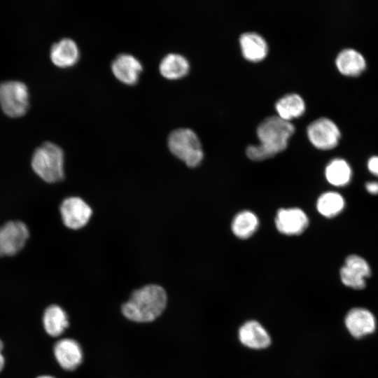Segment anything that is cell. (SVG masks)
<instances>
[{
	"label": "cell",
	"instance_id": "obj_1",
	"mask_svg": "<svg viewBox=\"0 0 378 378\" xmlns=\"http://www.w3.org/2000/svg\"><path fill=\"white\" fill-rule=\"evenodd\" d=\"M295 126L279 115L264 118L257 127L260 144L250 145L246 150L247 156L253 160H263L283 151L287 146Z\"/></svg>",
	"mask_w": 378,
	"mask_h": 378
},
{
	"label": "cell",
	"instance_id": "obj_2",
	"mask_svg": "<svg viewBox=\"0 0 378 378\" xmlns=\"http://www.w3.org/2000/svg\"><path fill=\"white\" fill-rule=\"evenodd\" d=\"M167 295L164 289L148 284L134 290L121 307L122 314L137 323H148L156 319L164 310Z\"/></svg>",
	"mask_w": 378,
	"mask_h": 378
},
{
	"label": "cell",
	"instance_id": "obj_3",
	"mask_svg": "<svg viewBox=\"0 0 378 378\" xmlns=\"http://www.w3.org/2000/svg\"><path fill=\"white\" fill-rule=\"evenodd\" d=\"M31 167L34 172L46 182L62 181L64 177L62 149L54 143L44 142L34 152Z\"/></svg>",
	"mask_w": 378,
	"mask_h": 378
},
{
	"label": "cell",
	"instance_id": "obj_4",
	"mask_svg": "<svg viewBox=\"0 0 378 378\" xmlns=\"http://www.w3.org/2000/svg\"><path fill=\"white\" fill-rule=\"evenodd\" d=\"M171 153L190 167L197 166L203 158V150L196 133L190 128L174 130L168 136Z\"/></svg>",
	"mask_w": 378,
	"mask_h": 378
},
{
	"label": "cell",
	"instance_id": "obj_5",
	"mask_svg": "<svg viewBox=\"0 0 378 378\" xmlns=\"http://www.w3.org/2000/svg\"><path fill=\"white\" fill-rule=\"evenodd\" d=\"M29 94L27 85L19 80H6L0 83V106L8 116L24 115L28 108Z\"/></svg>",
	"mask_w": 378,
	"mask_h": 378
},
{
	"label": "cell",
	"instance_id": "obj_6",
	"mask_svg": "<svg viewBox=\"0 0 378 378\" xmlns=\"http://www.w3.org/2000/svg\"><path fill=\"white\" fill-rule=\"evenodd\" d=\"M307 134L314 147L327 150L338 145L342 133L334 120L328 117H319L308 125Z\"/></svg>",
	"mask_w": 378,
	"mask_h": 378
},
{
	"label": "cell",
	"instance_id": "obj_7",
	"mask_svg": "<svg viewBox=\"0 0 378 378\" xmlns=\"http://www.w3.org/2000/svg\"><path fill=\"white\" fill-rule=\"evenodd\" d=\"M372 274L368 262L357 254H350L346 257L340 270L342 283L354 290H362L366 286V279Z\"/></svg>",
	"mask_w": 378,
	"mask_h": 378
},
{
	"label": "cell",
	"instance_id": "obj_8",
	"mask_svg": "<svg viewBox=\"0 0 378 378\" xmlns=\"http://www.w3.org/2000/svg\"><path fill=\"white\" fill-rule=\"evenodd\" d=\"M29 236L26 224L11 220L0 227V255H14L24 246Z\"/></svg>",
	"mask_w": 378,
	"mask_h": 378
},
{
	"label": "cell",
	"instance_id": "obj_9",
	"mask_svg": "<svg viewBox=\"0 0 378 378\" xmlns=\"http://www.w3.org/2000/svg\"><path fill=\"white\" fill-rule=\"evenodd\" d=\"M59 211L64 225L73 230L84 227L92 214L90 206L78 197H69L64 200Z\"/></svg>",
	"mask_w": 378,
	"mask_h": 378
},
{
	"label": "cell",
	"instance_id": "obj_10",
	"mask_svg": "<svg viewBox=\"0 0 378 378\" xmlns=\"http://www.w3.org/2000/svg\"><path fill=\"white\" fill-rule=\"evenodd\" d=\"M276 229L286 235H300L309 225L307 214L300 208L281 209L275 218Z\"/></svg>",
	"mask_w": 378,
	"mask_h": 378
},
{
	"label": "cell",
	"instance_id": "obj_11",
	"mask_svg": "<svg viewBox=\"0 0 378 378\" xmlns=\"http://www.w3.org/2000/svg\"><path fill=\"white\" fill-rule=\"evenodd\" d=\"M344 323L348 332L358 339L372 334L377 325L373 314L362 307L350 309L345 316Z\"/></svg>",
	"mask_w": 378,
	"mask_h": 378
},
{
	"label": "cell",
	"instance_id": "obj_12",
	"mask_svg": "<svg viewBox=\"0 0 378 378\" xmlns=\"http://www.w3.org/2000/svg\"><path fill=\"white\" fill-rule=\"evenodd\" d=\"M111 70L120 82L127 85H134L139 80L143 66L134 55L121 53L113 60Z\"/></svg>",
	"mask_w": 378,
	"mask_h": 378
},
{
	"label": "cell",
	"instance_id": "obj_13",
	"mask_svg": "<svg viewBox=\"0 0 378 378\" xmlns=\"http://www.w3.org/2000/svg\"><path fill=\"white\" fill-rule=\"evenodd\" d=\"M55 357L59 365L66 370H74L82 362L83 352L76 340L64 338L57 341L53 348Z\"/></svg>",
	"mask_w": 378,
	"mask_h": 378
},
{
	"label": "cell",
	"instance_id": "obj_14",
	"mask_svg": "<svg viewBox=\"0 0 378 378\" xmlns=\"http://www.w3.org/2000/svg\"><path fill=\"white\" fill-rule=\"evenodd\" d=\"M238 337L243 345L253 349H265L271 344V338L267 331L255 320H250L242 324L239 329Z\"/></svg>",
	"mask_w": 378,
	"mask_h": 378
},
{
	"label": "cell",
	"instance_id": "obj_15",
	"mask_svg": "<svg viewBox=\"0 0 378 378\" xmlns=\"http://www.w3.org/2000/svg\"><path fill=\"white\" fill-rule=\"evenodd\" d=\"M335 64L337 70L343 75L356 76L366 68L367 62L364 55L353 48H345L337 55Z\"/></svg>",
	"mask_w": 378,
	"mask_h": 378
},
{
	"label": "cell",
	"instance_id": "obj_16",
	"mask_svg": "<svg viewBox=\"0 0 378 378\" xmlns=\"http://www.w3.org/2000/svg\"><path fill=\"white\" fill-rule=\"evenodd\" d=\"M50 57L55 65L66 68L74 66L78 62L80 52L73 39L64 38L52 44Z\"/></svg>",
	"mask_w": 378,
	"mask_h": 378
},
{
	"label": "cell",
	"instance_id": "obj_17",
	"mask_svg": "<svg viewBox=\"0 0 378 378\" xmlns=\"http://www.w3.org/2000/svg\"><path fill=\"white\" fill-rule=\"evenodd\" d=\"M326 181L333 187L343 188L348 186L353 177V170L349 162L342 158L330 160L324 169Z\"/></svg>",
	"mask_w": 378,
	"mask_h": 378
},
{
	"label": "cell",
	"instance_id": "obj_18",
	"mask_svg": "<svg viewBox=\"0 0 378 378\" xmlns=\"http://www.w3.org/2000/svg\"><path fill=\"white\" fill-rule=\"evenodd\" d=\"M239 43L243 55L248 60L259 61L267 55V43L257 32L247 31L241 34Z\"/></svg>",
	"mask_w": 378,
	"mask_h": 378
},
{
	"label": "cell",
	"instance_id": "obj_19",
	"mask_svg": "<svg viewBox=\"0 0 378 378\" xmlns=\"http://www.w3.org/2000/svg\"><path fill=\"white\" fill-rule=\"evenodd\" d=\"M316 206L322 216L333 218L343 212L346 207V200L337 191H326L318 197Z\"/></svg>",
	"mask_w": 378,
	"mask_h": 378
},
{
	"label": "cell",
	"instance_id": "obj_20",
	"mask_svg": "<svg viewBox=\"0 0 378 378\" xmlns=\"http://www.w3.org/2000/svg\"><path fill=\"white\" fill-rule=\"evenodd\" d=\"M43 323L46 332L49 335L58 337L69 326L68 316L61 307L52 304L44 311Z\"/></svg>",
	"mask_w": 378,
	"mask_h": 378
},
{
	"label": "cell",
	"instance_id": "obj_21",
	"mask_svg": "<svg viewBox=\"0 0 378 378\" xmlns=\"http://www.w3.org/2000/svg\"><path fill=\"white\" fill-rule=\"evenodd\" d=\"M275 108L278 115L281 118L290 119L301 115L305 111V102L303 98L297 93H288L279 99Z\"/></svg>",
	"mask_w": 378,
	"mask_h": 378
},
{
	"label": "cell",
	"instance_id": "obj_22",
	"mask_svg": "<svg viewBox=\"0 0 378 378\" xmlns=\"http://www.w3.org/2000/svg\"><path fill=\"white\" fill-rule=\"evenodd\" d=\"M160 74L168 79H177L185 76L189 69V62L182 55L169 53L161 60Z\"/></svg>",
	"mask_w": 378,
	"mask_h": 378
},
{
	"label": "cell",
	"instance_id": "obj_23",
	"mask_svg": "<svg viewBox=\"0 0 378 378\" xmlns=\"http://www.w3.org/2000/svg\"><path fill=\"white\" fill-rule=\"evenodd\" d=\"M259 220L255 214L249 211L238 213L232 220V231L238 238L245 239L257 230Z\"/></svg>",
	"mask_w": 378,
	"mask_h": 378
},
{
	"label": "cell",
	"instance_id": "obj_24",
	"mask_svg": "<svg viewBox=\"0 0 378 378\" xmlns=\"http://www.w3.org/2000/svg\"><path fill=\"white\" fill-rule=\"evenodd\" d=\"M367 169L372 175L378 178V155H372L368 158Z\"/></svg>",
	"mask_w": 378,
	"mask_h": 378
},
{
	"label": "cell",
	"instance_id": "obj_25",
	"mask_svg": "<svg viewBox=\"0 0 378 378\" xmlns=\"http://www.w3.org/2000/svg\"><path fill=\"white\" fill-rule=\"evenodd\" d=\"M365 190L371 195H378V181H370L365 184Z\"/></svg>",
	"mask_w": 378,
	"mask_h": 378
},
{
	"label": "cell",
	"instance_id": "obj_26",
	"mask_svg": "<svg viewBox=\"0 0 378 378\" xmlns=\"http://www.w3.org/2000/svg\"><path fill=\"white\" fill-rule=\"evenodd\" d=\"M4 348V344L1 340H0V372L2 370L4 366V357L2 354V350Z\"/></svg>",
	"mask_w": 378,
	"mask_h": 378
},
{
	"label": "cell",
	"instance_id": "obj_27",
	"mask_svg": "<svg viewBox=\"0 0 378 378\" xmlns=\"http://www.w3.org/2000/svg\"><path fill=\"white\" fill-rule=\"evenodd\" d=\"M37 378H55V377L52 376H49V375H43V376H39Z\"/></svg>",
	"mask_w": 378,
	"mask_h": 378
}]
</instances>
